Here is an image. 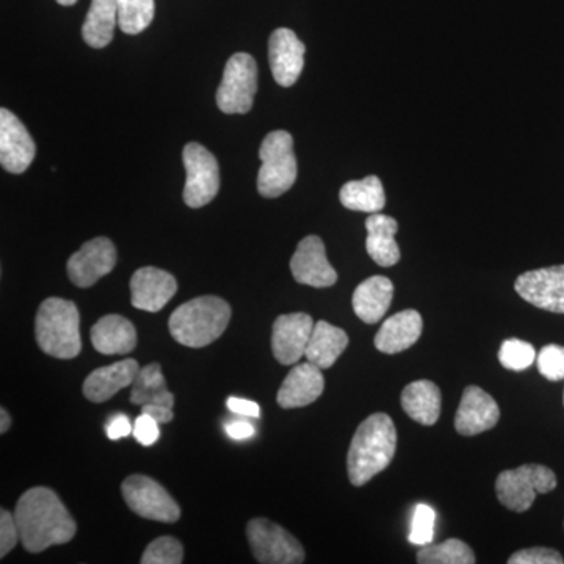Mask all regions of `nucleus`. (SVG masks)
<instances>
[{
    "label": "nucleus",
    "mask_w": 564,
    "mask_h": 564,
    "mask_svg": "<svg viewBox=\"0 0 564 564\" xmlns=\"http://www.w3.org/2000/svg\"><path fill=\"white\" fill-rule=\"evenodd\" d=\"M14 519L20 529L21 543L31 554H40L52 545L69 543L76 536L77 525L52 489L36 486L18 500Z\"/></svg>",
    "instance_id": "f257e3e1"
},
{
    "label": "nucleus",
    "mask_w": 564,
    "mask_h": 564,
    "mask_svg": "<svg viewBox=\"0 0 564 564\" xmlns=\"http://www.w3.org/2000/svg\"><path fill=\"white\" fill-rule=\"evenodd\" d=\"M397 452V430L388 414L369 415L352 436L347 455L348 478L364 486L392 463Z\"/></svg>",
    "instance_id": "f03ea898"
},
{
    "label": "nucleus",
    "mask_w": 564,
    "mask_h": 564,
    "mask_svg": "<svg viewBox=\"0 0 564 564\" xmlns=\"http://www.w3.org/2000/svg\"><path fill=\"white\" fill-rule=\"evenodd\" d=\"M231 306L218 296H198L182 304L169 321L173 339L185 347L203 348L220 339L231 321Z\"/></svg>",
    "instance_id": "7ed1b4c3"
},
{
    "label": "nucleus",
    "mask_w": 564,
    "mask_h": 564,
    "mask_svg": "<svg viewBox=\"0 0 564 564\" xmlns=\"http://www.w3.org/2000/svg\"><path fill=\"white\" fill-rule=\"evenodd\" d=\"M35 337L41 351L52 358H76L82 351L80 315L76 304L57 296L44 300L36 313Z\"/></svg>",
    "instance_id": "20e7f679"
},
{
    "label": "nucleus",
    "mask_w": 564,
    "mask_h": 564,
    "mask_svg": "<svg viewBox=\"0 0 564 564\" xmlns=\"http://www.w3.org/2000/svg\"><path fill=\"white\" fill-rule=\"evenodd\" d=\"M259 158L262 166L258 174V191L263 198H278L291 191L299 174L291 133L270 132L262 141Z\"/></svg>",
    "instance_id": "39448f33"
},
{
    "label": "nucleus",
    "mask_w": 564,
    "mask_h": 564,
    "mask_svg": "<svg viewBox=\"0 0 564 564\" xmlns=\"http://www.w3.org/2000/svg\"><path fill=\"white\" fill-rule=\"evenodd\" d=\"M555 488V474L541 464H524L518 469L503 470L496 480L497 499L516 513L529 510L538 494H547Z\"/></svg>",
    "instance_id": "423d86ee"
},
{
    "label": "nucleus",
    "mask_w": 564,
    "mask_h": 564,
    "mask_svg": "<svg viewBox=\"0 0 564 564\" xmlns=\"http://www.w3.org/2000/svg\"><path fill=\"white\" fill-rule=\"evenodd\" d=\"M258 93V65L250 54L237 52L225 66L217 91L218 109L226 115H243L251 110Z\"/></svg>",
    "instance_id": "0eeeda50"
},
{
    "label": "nucleus",
    "mask_w": 564,
    "mask_h": 564,
    "mask_svg": "<svg viewBox=\"0 0 564 564\" xmlns=\"http://www.w3.org/2000/svg\"><path fill=\"white\" fill-rule=\"evenodd\" d=\"M247 536L258 563L300 564L306 558L302 543L269 519H251L247 525Z\"/></svg>",
    "instance_id": "6e6552de"
},
{
    "label": "nucleus",
    "mask_w": 564,
    "mask_h": 564,
    "mask_svg": "<svg viewBox=\"0 0 564 564\" xmlns=\"http://www.w3.org/2000/svg\"><path fill=\"white\" fill-rule=\"evenodd\" d=\"M121 491L128 507L141 518L165 524L180 521V505L161 484L147 475H131L126 478Z\"/></svg>",
    "instance_id": "1a4fd4ad"
},
{
    "label": "nucleus",
    "mask_w": 564,
    "mask_h": 564,
    "mask_svg": "<svg viewBox=\"0 0 564 564\" xmlns=\"http://www.w3.org/2000/svg\"><path fill=\"white\" fill-rule=\"evenodd\" d=\"M182 155L187 173L184 202L192 209H199L209 204L220 191V166L215 155L199 143H188Z\"/></svg>",
    "instance_id": "9d476101"
},
{
    "label": "nucleus",
    "mask_w": 564,
    "mask_h": 564,
    "mask_svg": "<svg viewBox=\"0 0 564 564\" xmlns=\"http://www.w3.org/2000/svg\"><path fill=\"white\" fill-rule=\"evenodd\" d=\"M514 291L534 307L564 314V265L522 273L514 282Z\"/></svg>",
    "instance_id": "9b49d317"
},
{
    "label": "nucleus",
    "mask_w": 564,
    "mask_h": 564,
    "mask_svg": "<svg viewBox=\"0 0 564 564\" xmlns=\"http://www.w3.org/2000/svg\"><path fill=\"white\" fill-rule=\"evenodd\" d=\"M117 265V248L107 237L82 245L68 261V276L77 288L87 289L109 274Z\"/></svg>",
    "instance_id": "f8f14e48"
},
{
    "label": "nucleus",
    "mask_w": 564,
    "mask_h": 564,
    "mask_svg": "<svg viewBox=\"0 0 564 564\" xmlns=\"http://www.w3.org/2000/svg\"><path fill=\"white\" fill-rule=\"evenodd\" d=\"M35 141L20 118L9 109L0 110V163L11 174L24 173L35 159Z\"/></svg>",
    "instance_id": "ddd939ff"
},
{
    "label": "nucleus",
    "mask_w": 564,
    "mask_h": 564,
    "mask_svg": "<svg viewBox=\"0 0 564 564\" xmlns=\"http://www.w3.org/2000/svg\"><path fill=\"white\" fill-rule=\"evenodd\" d=\"M315 323L304 313L280 315L273 323L272 350L282 366H293L306 355Z\"/></svg>",
    "instance_id": "4468645a"
},
{
    "label": "nucleus",
    "mask_w": 564,
    "mask_h": 564,
    "mask_svg": "<svg viewBox=\"0 0 564 564\" xmlns=\"http://www.w3.org/2000/svg\"><path fill=\"white\" fill-rule=\"evenodd\" d=\"M291 270L296 282L311 288H332L337 282L336 270L326 258L325 243L317 236L304 237L299 243L292 256Z\"/></svg>",
    "instance_id": "2eb2a0df"
},
{
    "label": "nucleus",
    "mask_w": 564,
    "mask_h": 564,
    "mask_svg": "<svg viewBox=\"0 0 564 564\" xmlns=\"http://www.w3.org/2000/svg\"><path fill=\"white\" fill-rule=\"evenodd\" d=\"M306 47L291 29H276L269 41V62L274 80L289 88L299 80L304 68Z\"/></svg>",
    "instance_id": "dca6fc26"
},
{
    "label": "nucleus",
    "mask_w": 564,
    "mask_h": 564,
    "mask_svg": "<svg viewBox=\"0 0 564 564\" xmlns=\"http://www.w3.org/2000/svg\"><path fill=\"white\" fill-rule=\"evenodd\" d=\"M500 410L496 400L478 386H467L455 415L456 432L463 436H477L499 422Z\"/></svg>",
    "instance_id": "f3484780"
},
{
    "label": "nucleus",
    "mask_w": 564,
    "mask_h": 564,
    "mask_svg": "<svg viewBox=\"0 0 564 564\" xmlns=\"http://www.w3.org/2000/svg\"><path fill=\"white\" fill-rule=\"evenodd\" d=\"M177 292L176 278L155 267H143L131 280V303L147 313L162 311Z\"/></svg>",
    "instance_id": "a211bd4d"
},
{
    "label": "nucleus",
    "mask_w": 564,
    "mask_h": 564,
    "mask_svg": "<svg viewBox=\"0 0 564 564\" xmlns=\"http://www.w3.org/2000/svg\"><path fill=\"white\" fill-rule=\"evenodd\" d=\"M323 389H325V378L321 367L310 361L299 364L282 381L276 402L284 410L307 406L321 399Z\"/></svg>",
    "instance_id": "6ab92c4d"
},
{
    "label": "nucleus",
    "mask_w": 564,
    "mask_h": 564,
    "mask_svg": "<svg viewBox=\"0 0 564 564\" xmlns=\"http://www.w3.org/2000/svg\"><path fill=\"white\" fill-rule=\"evenodd\" d=\"M140 369L135 359H122L111 366L96 369L85 380L84 395L93 403L107 402L121 389L132 386Z\"/></svg>",
    "instance_id": "aec40b11"
},
{
    "label": "nucleus",
    "mask_w": 564,
    "mask_h": 564,
    "mask_svg": "<svg viewBox=\"0 0 564 564\" xmlns=\"http://www.w3.org/2000/svg\"><path fill=\"white\" fill-rule=\"evenodd\" d=\"M422 329V315L417 311H402L383 323L375 336V347L386 355H397L413 347L421 339Z\"/></svg>",
    "instance_id": "412c9836"
},
{
    "label": "nucleus",
    "mask_w": 564,
    "mask_h": 564,
    "mask_svg": "<svg viewBox=\"0 0 564 564\" xmlns=\"http://www.w3.org/2000/svg\"><path fill=\"white\" fill-rule=\"evenodd\" d=\"M91 344L101 355H129L137 347L135 326L121 315H106L93 326Z\"/></svg>",
    "instance_id": "4be33fe9"
},
{
    "label": "nucleus",
    "mask_w": 564,
    "mask_h": 564,
    "mask_svg": "<svg viewBox=\"0 0 564 564\" xmlns=\"http://www.w3.org/2000/svg\"><path fill=\"white\" fill-rule=\"evenodd\" d=\"M393 284L389 278L372 276L361 282L352 293V311L364 323H377L391 307Z\"/></svg>",
    "instance_id": "5701e85b"
},
{
    "label": "nucleus",
    "mask_w": 564,
    "mask_h": 564,
    "mask_svg": "<svg viewBox=\"0 0 564 564\" xmlns=\"http://www.w3.org/2000/svg\"><path fill=\"white\" fill-rule=\"evenodd\" d=\"M367 252L380 267H393L400 261V248L395 242L399 223L389 215L370 214L366 220Z\"/></svg>",
    "instance_id": "b1692460"
},
{
    "label": "nucleus",
    "mask_w": 564,
    "mask_h": 564,
    "mask_svg": "<svg viewBox=\"0 0 564 564\" xmlns=\"http://www.w3.org/2000/svg\"><path fill=\"white\" fill-rule=\"evenodd\" d=\"M443 395L440 388L429 380H419L408 384L402 392L404 413L422 425H434L440 421Z\"/></svg>",
    "instance_id": "393cba45"
},
{
    "label": "nucleus",
    "mask_w": 564,
    "mask_h": 564,
    "mask_svg": "<svg viewBox=\"0 0 564 564\" xmlns=\"http://www.w3.org/2000/svg\"><path fill=\"white\" fill-rule=\"evenodd\" d=\"M347 333L337 328V326L329 325L328 322L321 321L315 323L304 358L321 367L322 370L329 369L337 362L340 355L347 350Z\"/></svg>",
    "instance_id": "a878e982"
},
{
    "label": "nucleus",
    "mask_w": 564,
    "mask_h": 564,
    "mask_svg": "<svg viewBox=\"0 0 564 564\" xmlns=\"http://www.w3.org/2000/svg\"><path fill=\"white\" fill-rule=\"evenodd\" d=\"M118 25L117 0H93L85 18L82 36L85 43L95 50L109 46Z\"/></svg>",
    "instance_id": "bb28decb"
},
{
    "label": "nucleus",
    "mask_w": 564,
    "mask_h": 564,
    "mask_svg": "<svg viewBox=\"0 0 564 564\" xmlns=\"http://www.w3.org/2000/svg\"><path fill=\"white\" fill-rule=\"evenodd\" d=\"M340 203L347 209L378 214L384 209L386 193L377 176H367L362 181L347 182L340 188Z\"/></svg>",
    "instance_id": "cd10ccee"
},
{
    "label": "nucleus",
    "mask_w": 564,
    "mask_h": 564,
    "mask_svg": "<svg viewBox=\"0 0 564 564\" xmlns=\"http://www.w3.org/2000/svg\"><path fill=\"white\" fill-rule=\"evenodd\" d=\"M131 403L144 406V404H163L174 406V395L166 389L165 377L162 373L161 364L152 362L140 369L132 384Z\"/></svg>",
    "instance_id": "c85d7f7f"
},
{
    "label": "nucleus",
    "mask_w": 564,
    "mask_h": 564,
    "mask_svg": "<svg viewBox=\"0 0 564 564\" xmlns=\"http://www.w3.org/2000/svg\"><path fill=\"white\" fill-rule=\"evenodd\" d=\"M419 564H474L475 554L470 545L462 540L444 541L441 544L423 545L417 552Z\"/></svg>",
    "instance_id": "c756f323"
},
{
    "label": "nucleus",
    "mask_w": 564,
    "mask_h": 564,
    "mask_svg": "<svg viewBox=\"0 0 564 564\" xmlns=\"http://www.w3.org/2000/svg\"><path fill=\"white\" fill-rule=\"evenodd\" d=\"M118 25L128 35H139L154 20V0H117Z\"/></svg>",
    "instance_id": "7c9ffc66"
},
{
    "label": "nucleus",
    "mask_w": 564,
    "mask_h": 564,
    "mask_svg": "<svg viewBox=\"0 0 564 564\" xmlns=\"http://www.w3.org/2000/svg\"><path fill=\"white\" fill-rule=\"evenodd\" d=\"M536 359V350L532 344L521 339L505 340L499 351V361L505 369L521 372L529 369Z\"/></svg>",
    "instance_id": "2f4dec72"
},
{
    "label": "nucleus",
    "mask_w": 564,
    "mask_h": 564,
    "mask_svg": "<svg viewBox=\"0 0 564 564\" xmlns=\"http://www.w3.org/2000/svg\"><path fill=\"white\" fill-rule=\"evenodd\" d=\"M184 562V547L176 538L161 536L152 541L141 556V564H181Z\"/></svg>",
    "instance_id": "473e14b6"
},
{
    "label": "nucleus",
    "mask_w": 564,
    "mask_h": 564,
    "mask_svg": "<svg viewBox=\"0 0 564 564\" xmlns=\"http://www.w3.org/2000/svg\"><path fill=\"white\" fill-rule=\"evenodd\" d=\"M434 525H436V511L429 505L421 503L415 507L411 532L408 540L414 545H426L433 543Z\"/></svg>",
    "instance_id": "72a5a7b5"
},
{
    "label": "nucleus",
    "mask_w": 564,
    "mask_h": 564,
    "mask_svg": "<svg viewBox=\"0 0 564 564\" xmlns=\"http://www.w3.org/2000/svg\"><path fill=\"white\" fill-rule=\"evenodd\" d=\"M536 366L545 380H564V347L562 345H545L536 356Z\"/></svg>",
    "instance_id": "f704fd0d"
},
{
    "label": "nucleus",
    "mask_w": 564,
    "mask_h": 564,
    "mask_svg": "<svg viewBox=\"0 0 564 564\" xmlns=\"http://www.w3.org/2000/svg\"><path fill=\"white\" fill-rule=\"evenodd\" d=\"M510 564H563L560 552L549 547H530L516 552L508 558Z\"/></svg>",
    "instance_id": "c9c22d12"
},
{
    "label": "nucleus",
    "mask_w": 564,
    "mask_h": 564,
    "mask_svg": "<svg viewBox=\"0 0 564 564\" xmlns=\"http://www.w3.org/2000/svg\"><path fill=\"white\" fill-rule=\"evenodd\" d=\"M21 541L20 529H18L14 514L7 511L6 508L0 510V556H7L13 551L14 545Z\"/></svg>",
    "instance_id": "e433bc0d"
},
{
    "label": "nucleus",
    "mask_w": 564,
    "mask_h": 564,
    "mask_svg": "<svg viewBox=\"0 0 564 564\" xmlns=\"http://www.w3.org/2000/svg\"><path fill=\"white\" fill-rule=\"evenodd\" d=\"M159 425L161 423L152 419L151 415L141 413L133 423V437L144 447H150V445L158 443L159 437H161Z\"/></svg>",
    "instance_id": "4c0bfd02"
},
{
    "label": "nucleus",
    "mask_w": 564,
    "mask_h": 564,
    "mask_svg": "<svg viewBox=\"0 0 564 564\" xmlns=\"http://www.w3.org/2000/svg\"><path fill=\"white\" fill-rule=\"evenodd\" d=\"M228 410L234 414L243 415V417L258 419L261 415V406L251 400L237 399V397H229Z\"/></svg>",
    "instance_id": "58836bf2"
},
{
    "label": "nucleus",
    "mask_w": 564,
    "mask_h": 564,
    "mask_svg": "<svg viewBox=\"0 0 564 564\" xmlns=\"http://www.w3.org/2000/svg\"><path fill=\"white\" fill-rule=\"evenodd\" d=\"M133 426L131 421L126 417L124 414L115 415L106 426L107 437L111 441L121 440V437H128L132 433Z\"/></svg>",
    "instance_id": "ea45409f"
},
{
    "label": "nucleus",
    "mask_w": 564,
    "mask_h": 564,
    "mask_svg": "<svg viewBox=\"0 0 564 564\" xmlns=\"http://www.w3.org/2000/svg\"><path fill=\"white\" fill-rule=\"evenodd\" d=\"M225 430L226 433H228V436L236 441L248 440V437L254 436L256 433L254 426L247 421L226 423Z\"/></svg>",
    "instance_id": "a19ab883"
},
{
    "label": "nucleus",
    "mask_w": 564,
    "mask_h": 564,
    "mask_svg": "<svg viewBox=\"0 0 564 564\" xmlns=\"http://www.w3.org/2000/svg\"><path fill=\"white\" fill-rule=\"evenodd\" d=\"M141 413L151 415L159 423H169L173 421V408L163 406V404H144L141 406Z\"/></svg>",
    "instance_id": "79ce46f5"
},
{
    "label": "nucleus",
    "mask_w": 564,
    "mask_h": 564,
    "mask_svg": "<svg viewBox=\"0 0 564 564\" xmlns=\"http://www.w3.org/2000/svg\"><path fill=\"white\" fill-rule=\"evenodd\" d=\"M10 425V414L7 413L6 408H2V410H0V433L6 434L7 432H9Z\"/></svg>",
    "instance_id": "37998d69"
},
{
    "label": "nucleus",
    "mask_w": 564,
    "mask_h": 564,
    "mask_svg": "<svg viewBox=\"0 0 564 564\" xmlns=\"http://www.w3.org/2000/svg\"><path fill=\"white\" fill-rule=\"evenodd\" d=\"M77 0H57V3H61V6L63 7H70V6H74V3H76Z\"/></svg>",
    "instance_id": "c03bdc74"
},
{
    "label": "nucleus",
    "mask_w": 564,
    "mask_h": 564,
    "mask_svg": "<svg viewBox=\"0 0 564 564\" xmlns=\"http://www.w3.org/2000/svg\"><path fill=\"white\" fill-rule=\"evenodd\" d=\"M563 402H564V399H563Z\"/></svg>",
    "instance_id": "a18cd8bd"
}]
</instances>
